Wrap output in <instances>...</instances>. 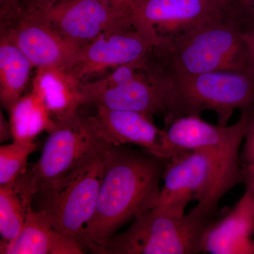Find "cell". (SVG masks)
I'll use <instances>...</instances> for the list:
<instances>
[{
    "label": "cell",
    "instance_id": "obj_1",
    "mask_svg": "<svg viewBox=\"0 0 254 254\" xmlns=\"http://www.w3.org/2000/svg\"><path fill=\"white\" fill-rule=\"evenodd\" d=\"M105 171L94 215L81 244L93 254H105L117 231L154 205L170 159L125 145H107Z\"/></svg>",
    "mask_w": 254,
    "mask_h": 254
},
{
    "label": "cell",
    "instance_id": "obj_7",
    "mask_svg": "<svg viewBox=\"0 0 254 254\" xmlns=\"http://www.w3.org/2000/svg\"><path fill=\"white\" fill-rule=\"evenodd\" d=\"M246 9L242 0H139L133 16L158 45Z\"/></svg>",
    "mask_w": 254,
    "mask_h": 254
},
{
    "label": "cell",
    "instance_id": "obj_4",
    "mask_svg": "<svg viewBox=\"0 0 254 254\" xmlns=\"http://www.w3.org/2000/svg\"><path fill=\"white\" fill-rule=\"evenodd\" d=\"M159 81L167 87L165 124L210 110L216 114L218 125L227 126L235 110L254 108V71H213Z\"/></svg>",
    "mask_w": 254,
    "mask_h": 254
},
{
    "label": "cell",
    "instance_id": "obj_22",
    "mask_svg": "<svg viewBox=\"0 0 254 254\" xmlns=\"http://www.w3.org/2000/svg\"><path fill=\"white\" fill-rule=\"evenodd\" d=\"M23 11H31L43 9L58 0H18Z\"/></svg>",
    "mask_w": 254,
    "mask_h": 254
},
{
    "label": "cell",
    "instance_id": "obj_13",
    "mask_svg": "<svg viewBox=\"0 0 254 254\" xmlns=\"http://www.w3.org/2000/svg\"><path fill=\"white\" fill-rule=\"evenodd\" d=\"M95 108V115L88 116V120L107 145H136L165 159L177 155L165 142L163 130L155 126L153 116L139 112L108 109L100 105Z\"/></svg>",
    "mask_w": 254,
    "mask_h": 254
},
{
    "label": "cell",
    "instance_id": "obj_23",
    "mask_svg": "<svg viewBox=\"0 0 254 254\" xmlns=\"http://www.w3.org/2000/svg\"><path fill=\"white\" fill-rule=\"evenodd\" d=\"M242 176L246 190L250 192L254 198V165L242 163Z\"/></svg>",
    "mask_w": 254,
    "mask_h": 254
},
{
    "label": "cell",
    "instance_id": "obj_8",
    "mask_svg": "<svg viewBox=\"0 0 254 254\" xmlns=\"http://www.w3.org/2000/svg\"><path fill=\"white\" fill-rule=\"evenodd\" d=\"M81 105L139 112L153 116L165 113L167 87L138 64L120 66L108 75L78 86Z\"/></svg>",
    "mask_w": 254,
    "mask_h": 254
},
{
    "label": "cell",
    "instance_id": "obj_21",
    "mask_svg": "<svg viewBox=\"0 0 254 254\" xmlns=\"http://www.w3.org/2000/svg\"><path fill=\"white\" fill-rule=\"evenodd\" d=\"M240 155L242 163L254 165V109L250 110L243 148Z\"/></svg>",
    "mask_w": 254,
    "mask_h": 254
},
{
    "label": "cell",
    "instance_id": "obj_12",
    "mask_svg": "<svg viewBox=\"0 0 254 254\" xmlns=\"http://www.w3.org/2000/svg\"><path fill=\"white\" fill-rule=\"evenodd\" d=\"M1 36L14 43L38 69L66 71L81 49L55 31L36 11H21L1 28Z\"/></svg>",
    "mask_w": 254,
    "mask_h": 254
},
{
    "label": "cell",
    "instance_id": "obj_10",
    "mask_svg": "<svg viewBox=\"0 0 254 254\" xmlns=\"http://www.w3.org/2000/svg\"><path fill=\"white\" fill-rule=\"evenodd\" d=\"M36 11L65 39L80 48L108 32L137 25L133 13L110 0H58Z\"/></svg>",
    "mask_w": 254,
    "mask_h": 254
},
{
    "label": "cell",
    "instance_id": "obj_3",
    "mask_svg": "<svg viewBox=\"0 0 254 254\" xmlns=\"http://www.w3.org/2000/svg\"><path fill=\"white\" fill-rule=\"evenodd\" d=\"M205 148L182 152L169 160L153 209L174 216L185 215L191 200L196 211L213 219L220 200L243 182L240 147Z\"/></svg>",
    "mask_w": 254,
    "mask_h": 254
},
{
    "label": "cell",
    "instance_id": "obj_2",
    "mask_svg": "<svg viewBox=\"0 0 254 254\" xmlns=\"http://www.w3.org/2000/svg\"><path fill=\"white\" fill-rule=\"evenodd\" d=\"M248 9L153 47L144 64L157 79L213 71H254Z\"/></svg>",
    "mask_w": 254,
    "mask_h": 254
},
{
    "label": "cell",
    "instance_id": "obj_27",
    "mask_svg": "<svg viewBox=\"0 0 254 254\" xmlns=\"http://www.w3.org/2000/svg\"><path fill=\"white\" fill-rule=\"evenodd\" d=\"M250 33H251V36H252V37H253V38H254V17L253 22H252V28H251Z\"/></svg>",
    "mask_w": 254,
    "mask_h": 254
},
{
    "label": "cell",
    "instance_id": "obj_26",
    "mask_svg": "<svg viewBox=\"0 0 254 254\" xmlns=\"http://www.w3.org/2000/svg\"><path fill=\"white\" fill-rule=\"evenodd\" d=\"M242 1H243L246 6L250 8V9H254V0H242Z\"/></svg>",
    "mask_w": 254,
    "mask_h": 254
},
{
    "label": "cell",
    "instance_id": "obj_29",
    "mask_svg": "<svg viewBox=\"0 0 254 254\" xmlns=\"http://www.w3.org/2000/svg\"><path fill=\"white\" fill-rule=\"evenodd\" d=\"M138 1H139V0H138Z\"/></svg>",
    "mask_w": 254,
    "mask_h": 254
},
{
    "label": "cell",
    "instance_id": "obj_5",
    "mask_svg": "<svg viewBox=\"0 0 254 254\" xmlns=\"http://www.w3.org/2000/svg\"><path fill=\"white\" fill-rule=\"evenodd\" d=\"M106 146L88 116L79 112L57 122L43 145L41 157L28 172L33 194L44 197L55 191L104 152Z\"/></svg>",
    "mask_w": 254,
    "mask_h": 254
},
{
    "label": "cell",
    "instance_id": "obj_24",
    "mask_svg": "<svg viewBox=\"0 0 254 254\" xmlns=\"http://www.w3.org/2000/svg\"><path fill=\"white\" fill-rule=\"evenodd\" d=\"M13 138L12 131L10 122L6 121L2 112L1 111L0 116V141L1 143L7 141L8 140Z\"/></svg>",
    "mask_w": 254,
    "mask_h": 254
},
{
    "label": "cell",
    "instance_id": "obj_18",
    "mask_svg": "<svg viewBox=\"0 0 254 254\" xmlns=\"http://www.w3.org/2000/svg\"><path fill=\"white\" fill-rule=\"evenodd\" d=\"M34 67L14 43L1 36L0 42V100L9 113L22 98Z\"/></svg>",
    "mask_w": 254,
    "mask_h": 254
},
{
    "label": "cell",
    "instance_id": "obj_14",
    "mask_svg": "<svg viewBox=\"0 0 254 254\" xmlns=\"http://www.w3.org/2000/svg\"><path fill=\"white\" fill-rule=\"evenodd\" d=\"M250 111L241 112L238 121L231 126L213 125L200 117L185 116L165 124L167 144L177 153L205 148H225L242 143Z\"/></svg>",
    "mask_w": 254,
    "mask_h": 254
},
{
    "label": "cell",
    "instance_id": "obj_20",
    "mask_svg": "<svg viewBox=\"0 0 254 254\" xmlns=\"http://www.w3.org/2000/svg\"><path fill=\"white\" fill-rule=\"evenodd\" d=\"M36 142L14 141L0 147V186L9 185L27 170L28 159L38 149Z\"/></svg>",
    "mask_w": 254,
    "mask_h": 254
},
{
    "label": "cell",
    "instance_id": "obj_28",
    "mask_svg": "<svg viewBox=\"0 0 254 254\" xmlns=\"http://www.w3.org/2000/svg\"><path fill=\"white\" fill-rule=\"evenodd\" d=\"M250 36H251V33H250ZM251 39H252V44H253V46H254V38H253V37L251 36Z\"/></svg>",
    "mask_w": 254,
    "mask_h": 254
},
{
    "label": "cell",
    "instance_id": "obj_15",
    "mask_svg": "<svg viewBox=\"0 0 254 254\" xmlns=\"http://www.w3.org/2000/svg\"><path fill=\"white\" fill-rule=\"evenodd\" d=\"M254 198L245 193L221 218L213 219L205 230L202 253L254 254Z\"/></svg>",
    "mask_w": 254,
    "mask_h": 254
},
{
    "label": "cell",
    "instance_id": "obj_16",
    "mask_svg": "<svg viewBox=\"0 0 254 254\" xmlns=\"http://www.w3.org/2000/svg\"><path fill=\"white\" fill-rule=\"evenodd\" d=\"M86 249L53 227L45 210L28 208L19 236L0 250L1 254H81Z\"/></svg>",
    "mask_w": 254,
    "mask_h": 254
},
{
    "label": "cell",
    "instance_id": "obj_19",
    "mask_svg": "<svg viewBox=\"0 0 254 254\" xmlns=\"http://www.w3.org/2000/svg\"><path fill=\"white\" fill-rule=\"evenodd\" d=\"M8 113L14 141L35 142L41 133H50L57 126L43 98L33 88L31 93L23 95Z\"/></svg>",
    "mask_w": 254,
    "mask_h": 254
},
{
    "label": "cell",
    "instance_id": "obj_6",
    "mask_svg": "<svg viewBox=\"0 0 254 254\" xmlns=\"http://www.w3.org/2000/svg\"><path fill=\"white\" fill-rule=\"evenodd\" d=\"M213 220L194 208L181 216L150 208L133 220L128 230L110 239L105 254L202 253L203 236Z\"/></svg>",
    "mask_w": 254,
    "mask_h": 254
},
{
    "label": "cell",
    "instance_id": "obj_9",
    "mask_svg": "<svg viewBox=\"0 0 254 254\" xmlns=\"http://www.w3.org/2000/svg\"><path fill=\"white\" fill-rule=\"evenodd\" d=\"M104 152L87 163L58 190L43 197L41 210H45L53 227L79 243L98 203L104 176Z\"/></svg>",
    "mask_w": 254,
    "mask_h": 254
},
{
    "label": "cell",
    "instance_id": "obj_25",
    "mask_svg": "<svg viewBox=\"0 0 254 254\" xmlns=\"http://www.w3.org/2000/svg\"><path fill=\"white\" fill-rule=\"evenodd\" d=\"M110 1L120 9L133 13V9L138 0H110Z\"/></svg>",
    "mask_w": 254,
    "mask_h": 254
},
{
    "label": "cell",
    "instance_id": "obj_11",
    "mask_svg": "<svg viewBox=\"0 0 254 254\" xmlns=\"http://www.w3.org/2000/svg\"><path fill=\"white\" fill-rule=\"evenodd\" d=\"M155 46V40L137 25L108 32L82 47L65 72L79 85L83 78L108 68L143 66Z\"/></svg>",
    "mask_w": 254,
    "mask_h": 254
},
{
    "label": "cell",
    "instance_id": "obj_17",
    "mask_svg": "<svg viewBox=\"0 0 254 254\" xmlns=\"http://www.w3.org/2000/svg\"><path fill=\"white\" fill-rule=\"evenodd\" d=\"M33 196L27 170L13 183L0 186V250L19 236Z\"/></svg>",
    "mask_w": 254,
    "mask_h": 254
}]
</instances>
